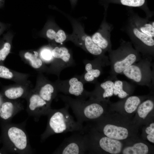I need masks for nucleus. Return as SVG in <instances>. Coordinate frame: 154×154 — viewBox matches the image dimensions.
Listing matches in <instances>:
<instances>
[{
  "label": "nucleus",
  "mask_w": 154,
  "mask_h": 154,
  "mask_svg": "<svg viewBox=\"0 0 154 154\" xmlns=\"http://www.w3.org/2000/svg\"><path fill=\"white\" fill-rule=\"evenodd\" d=\"M98 68L94 67L91 63H87L85 67L86 72L84 76L85 80L88 82H92L98 77L101 74V70Z\"/></svg>",
  "instance_id": "4be33fe9"
},
{
  "label": "nucleus",
  "mask_w": 154,
  "mask_h": 154,
  "mask_svg": "<svg viewBox=\"0 0 154 154\" xmlns=\"http://www.w3.org/2000/svg\"><path fill=\"white\" fill-rule=\"evenodd\" d=\"M56 32L54 29L51 28H49L46 31V36L49 39L54 40Z\"/></svg>",
  "instance_id": "2f4dec72"
},
{
  "label": "nucleus",
  "mask_w": 154,
  "mask_h": 154,
  "mask_svg": "<svg viewBox=\"0 0 154 154\" xmlns=\"http://www.w3.org/2000/svg\"><path fill=\"white\" fill-rule=\"evenodd\" d=\"M68 84V86L60 91L66 94L80 97L79 99H84V96H89V93L84 91L82 83L77 78L73 77L70 78Z\"/></svg>",
  "instance_id": "4468645a"
},
{
  "label": "nucleus",
  "mask_w": 154,
  "mask_h": 154,
  "mask_svg": "<svg viewBox=\"0 0 154 154\" xmlns=\"http://www.w3.org/2000/svg\"><path fill=\"white\" fill-rule=\"evenodd\" d=\"M112 1L117 2L127 6L141 8L145 13L146 17L149 19L151 18L154 15V13L151 11L145 5L146 0H115Z\"/></svg>",
  "instance_id": "6ab92c4d"
},
{
  "label": "nucleus",
  "mask_w": 154,
  "mask_h": 154,
  "mask_svg": "<svg viewBox=\"0 0 154 154\" xmlns=\"http://www.w3.org/2000/svg\"><path fill=\"white\" fill-rule=\"evenodd\" d=\"M52 54L53 58L60 59L64 62H68L70 60V54L66 47H56L52 50Z\"/></svg>",
  "instance_id": "5701e85b"
},
{
  "label": "nucleus",
  "mask_w": 154,
  "mask_h": 154,
  "mask_svg": "<svg viewBox=\"0 0 154 154\" xmlns=\"http://www.w3.org/2000/svg\"><path fill=\"white\" fill-rule=\"evenodd\" d=\"M107 13L106 9L103 20L99 29L91 37L95 44L105 52H108L112 50L111 33L114 27L112 24L106 21Z\"/></svg>",
  "instance_id": "1a4fd4ad"
},
{
  "label": "nucleus",
  "mask_w": 154,
  "mask_h": 154,
  "mask_svg": "<svg viewBox=\"0 0 154 154\" xmlns=\"http://www.w3.org/2000/svg\"><path fill=\"white\" fill-rule=\"evenodd\" d=\"M55 93L54 87L51 84H48L41 87L38 94L43 99L50 103Z\"/></svg>",
  "instance_id": "b1692460"
},
{
  "label": "nucleus",
  "mask_w": 154,
  "mask_h": 154,
  "mask_svg": "<svg viewBox=\"0 0 154 154\" xmlns=\"http://www.w3.org/2000/svg\"><path fill=\"white\" fill-rule=\"evenodd\" d=\"M24 92V89L21 87L12 88L6 90L4 92L5 96L10 99H15L21 97Z\"/></svg>",
  "instance_id": "a878e982"
},
{
  "label": "nucleus",
  "mask_w": 154,
  "mask_h": 154,
  "mask_svg": "<svg viewBox=\"0 0 154 154\" xmlns=\"http://www.w3.org/2000/svg\"><path fill=\"white\" fill-rule=\"evenodd\" d=\"M29 107L31 111L40 115L47 114L50 109L49 103L36 94L30 97Z\"/></svg>",
  "instance_id": "2eb2a0df"
},
{
  "label": "nucleus",
  "mask_w": 154,
  "mask_h": 154,
  "mask_svg": "<svg viewBox=\"0 0 154 154\" xmlns=\"http://www.w3.org/2000/svg\"><path fill=\"white\" fill-rule=\"evenodd\" d=\"M0 154H1V153H0Z\"/></svg>",
  "instance_id": "f704fd0d"
},
{
  "label": "nucleus",
  "mask_w": 154,
  "mask_h": 154,
  "mask_svg": "<svg viewBox=\"0 0 154 154\" xmlns=\"http://www.w3.org/2000/svg\"><path fill=\"white\" fill-rule=\"evenodd\" d=\"M3 0H0V6L2 4V2L3 1Z\"/></svg>",
  "instance_id": "72a5a7b5"
},
{
  "label": "nucleus",
  "mask_w": 154,
  "mask_h": 154,
  "mask_svg": "<svg viewBox=\"0 0 154 154\" xmlns=\"http://www.w3.org/2000/svg\"><path fill=\"white\" fill-rule=\"evenodd\" d=\"M8 137L15 147L20 150L25 149L27 145V139L25 132L21 129L15 127L9 128Z\"/></svg>",
  "instance_id": "ddd939ff"
},
{
  "label": "nucleus",
  "mask_w": 154,
  "mask_h": 154,
  "mask_svg": "<svg viewBox=\"0 0 154 154\" xmlns=\"http://www.w3.org/2000/svg\"><path fill=\"white\" fill-rule=\"evenodd\" d=\"M80 35V43L86 51L110 64L108 57L105 55V52L94 42L91 36L85 33Z\"/></svg>",
  "instance_id": "f8f14e48"
},
{
  "label": "nucleus",
  "mask_w": 154,
  "mask_h": 154,
  "mask_svg": "<svg viewBox=\"0 0 154 154\" xmlns=\"http://www.w3.org/2000/svg\"><path fill=\"white\" fill-rule=\"evenodd\" d=\"M147 139L150 142L154 143V123H151L145 129Z\"/></svg>",
  "instance_id": "cd10ccee"
},
{
  "label": "nucleus",
  "mask_w": 154,
  "mask_h": 154,
  "mask_svg": "<svg viewBox=\"0 0 154 154\" xmlns=\"http://www.w3.org/2000/svg\"><path fill=\"white\" fill-rule=\"evenodd\" d=\"M63 108L49 110L47 129L43 135L45 138L54 134L68 132L78 131L82 133L84 127L82 123L75 121L68 112L69 106L67 105Z\"/></svg>",
  "instance_id": "7ed1b4c3"
},
{
  "label": "nucleus",
  "mask_w": 154,
  "mask_h": 154,
  "mask_svg": "<svg viewBox=\"0 0 154 154\" xmlns=\"http://www.w3.org/2000/svg\"><path fill=\"white\" fill-rule=\"evenodd\" d=\"M86 137L89 153H108L118 154L121 153L123 144L121 141L108 137L94 127L86 126L83 132Z\"/></svg>",
  "instance_id": "20e7f679"
},
{
  "label": "nucleus",
  "mask_w": 154,
  "mask_h": 154,
  "mask_svg": "<svg viewBox=\"0 0 154 154\" xmlns=\"http://www.w3.org/2000/svg\"><path fill=\"white\" fill-rule=\"evenodd\" d=\"M60 97L66 104L71 108L77 121L80 123L96 121L104 116L105 102L91 98L86 100L84 99H73L64 96Z\"/></svg>",
  "instance_id": "f257e3e1"
},
{
  "label": "nucleus",
  "mask_w": 154,
  "mask_h": 154,
  "mask_svg": "<svg viewBox=\"0 0 154 154\" xmlns=\"http://www.w3.org/2000/svg\"><path fill=\"white\" fill-rule=\"evenodd\" d=\"M12 35L8 32L0 39V62L4 61L10 52L11 45L9 40Z\"/></svg>",
  "instance_id": "412c9836"
},
{
  "label": "nucleus",
  "mask_w": 154,
  "mask_h": 154,
  "mask_svg": "<svg viewBox=\"0 0 154 154\" xmlns=\"http://www.w3.org/2000/svg\"><path fill=\"white\" fill-rule=\"evenodd\" d=\"M149 151L148 146L145 143L139 142L123 148L121 153L123 154H147Z\"/></svg>",
  "instance_id": "aec40b11"
},
{
  "label": "nucleus",
  "mask_w": 154,
  "mask_h": 154,
  "mask_svg": "<svg viewBox=\"0 0 154 154\" xmlns=\"http://www.w3.org/2000/svg\"><path fill=\"white\" fill-rule=\"evenodd\" d=\"M144 100L139 104L136 110L137 116L141 120H144L147 117L153 110L154 107L153 98H146Z\"/></svg>",
  "instance_id": "f3484780"
},
{
  "label": "nucleus",
  "mask_w": 154,
  "mask_h": 154,
  "mask_svg": "<svg viewBox=\"0 0 154 154\" xmlns=\"http://www.w3.org/2000/svg\"><path fill=\"white\" fill-rule=\"evenodd\" d=\"M127 13L128 17L140 31L154 38V21H150V19L147 17L144 18L140 17L132 10H129Z\"/></svg>",
  "instance_id": "9d476101"
},
{
  "label": "nucleus",
  "mask_w": 154,
  "mask_h": 154,
  "mask_svg": "<svg viewBox=\"0 0 154 154\" xmlns=\"http://www.w3.org/2000/svg\"><path fill=\"white\" fill-rule=\"evenodd\" d=\"M114 79L110 77L108 79L99 84L96 87L95 91L90 93V98L99 101L106 102L107 98L112 96L114 94Z\"/></svg>",
  "instance_id": "9b49d317"
},
{
  "label": "nucleus",
  "mask_w": 154,
  "mask_h": 154,
  "mask_svg": "<svg viewBox=\"0 0 154 154\" xmlns=\"http://www.w3.org/2000/svg\"><path fill=\"white\" fill-rule=\"evenodd\" d=\"M14 107L11 102L3 103L0 109V116L3 119H7L11 117L13 113Z\"/></svg>",
  "instance_id": "393cba45"
},
{
  "label": "nucleus",
  "mask_w": 154,
  "mask_h": 154,
  "mask_svg": "<svg viewBox=\"0 0 154 154\" xmlns=\"http://www.w3.org/2000/svg\"><path fill=\"white\" fill-rule=\"evenodd\" d=\"M111 69L110 77L115 79L119 74L141 58V54L134 48L131 42L121 39L119 47L108 52Z\"/></svg>",
  "instance_id": "f03ea898"
},
{
  "label": "nucleus",
  "mask_w": 154,
  "mask_h": 154,
  "mask_svg": "<svg viewBox=\"0 0 154 154\" xmlns=\"http://www.w3.org/2000/svg\"><path fill=\"white\" fill-rule=\"evenodd\" d=\"M153 59L142 56L138 61L125 69L122 74L137 84L150 88L154 85V66Z\"/></svg>",
  "instance_id": "39448f33"
},
{
  "label": "nucleus",
  "mask_w": 154,
  "mask_h": 154,
  "mask_svg": "<svg viewBox=\"0 0 154 154\" xmlns=\"http://www.w3.org/2000/svg\"><path fill=\"white\" fill-rule=\"evenodd\" d=\"M42 58L46 61H50L53 58L52 54V51L47 48L42 49L40 52Z\"/></svg>",
  "instance_id": "7c9ffc66"
},
{
  "label": "nucleus",
  "mask_w": 154,
  "mask_h": 154,
  "mask_svg": "<svg viewBox=\"0 0 154 154\" xmlns=\"http://www.w3.org/2000/svg\"><path fill=\"white\" fill-rule=\"evenodd\" d=\"M121 30L127 34L135 48L142 56L153 59L154 56V38L140 31L128 17Z\"/></svg>",
  "instance_id": "423d86ee"
},
{
  "label": "nucleus",
  "mask_w": 154,
  "mask_h": 154,
  "mask_svg": "<svg viewBox=\"0 0 154 154\" xmlns=\"http://www.w3.org/2000/svg\"><path fill=\"white\" fill-rule=\"evenodd\" d=\"M88 152L86 137L80 132L66 138L54 152L60 154H85Z\"/></svg>",
  "instance_id": "0eeeda50"
},
{
  "label": "nucleus",
  "mask_w": 154,
  "mask_h": 154,
  "mask_svg": "<svg viewBox=\"0 0 154 154\" xmlns=\"http://www.w3.org/2000/svg\"><path fill=\"white\" fill-rule=\"evenodd\" d=\"M133 88V85L126 81L116 78L114 81V94L120 98H125L132 92Z\"/></svg>",
  "instance_id": "dca6fc26"
},
{
  "label": "nucleus",
  "mask_w": 154,
  "mask_h": 154,
  "mask_svg": "<svg viewBox=\"0 0 154 154\" xmlns=\"http://www.w3.org/2000/svg\"><path fill=\"white\" fill-rule=\"evenodd\" d=\"M8 27V24L0 22V37Z\"/></svg>",
  "instance_id": "473e14b6"
},
{
  "label": "nucleus",
  "mask_w": 154,
  "mask_h": 154,
  "mask_svg": "<svg viewBox=\"0 0 154 154\" xmlns=\"http://www.w3.org/2000/svg\"><path fill=\"white\" fill-rule=\"evenodd\" d=\"M25 58L28 60L31 66L34 68L37 69L40 67L42 62L40 58L34 54L29 52H26L24 55Z\"/></svg>",
  "instance_id": "bb28decb"
},
{
  "label": "nucleus",
  "mask_w": 154,
  "mask_h": 154,
  "mask_svg": "<svg viewBox=\"0 0 154 154\" xmlns=\"http://www.w3.org/2000/svg\"><path fill=\"white\" fill-rule=\"evenodd\" d=\"M96 121V124L93 127L108 137L121 141L127 139L130 135L129 130L124 125L109 123L103 117Z\"/></svg>",
  "instance_id": "6e6552de"
},
{
  "label": "nucleus",
  "mask_w": 154,
  "mask_h": 154,
  "mask_svg": "<svg viewBox=\"0 0 154 154\" xmlns=\"http://www.w3.org/2000/svg\"><path fill=\"white\" fill-rule=\"evenodd\" d=\"M123 101V108L127 114H131L135 112L141 103L146 99L145 97L131 96L125 98Z\"/></svg>",
  "instance_id": "a211bd4d"
},
{
  "label": "nucleus",
  "mask_w": 154,
  "mask_h": 154,
  "mask_svg": "<svg viewBox=\"0 0 154 154\" xmlns=\"http://www.w3.org/2000/svg\"><path fill=\"white\" fill-rule=\"evenodd\" d=\"M13 77V73L6 67L0 65V78L11 79Z\"/></svg>",
  "instance_id": "c85d7f7f"
},
{
  "label": "nucleus",
  "mask_w": 154,
  "mask_h": 154,
  "mask_svg": "<svg viewBox=\"0 0 154 154\" xmlns=\"http://www.w3.org/2000/svg\"><path fill=\"white\" fill-rule=\"evenodd\" d=\"M66 38L65 33L63 30L60 29L56 31L54 40L56 43H61L64 42Z\"/></svg>",
  "instance_id": "c756f323"
}]
</instances>
